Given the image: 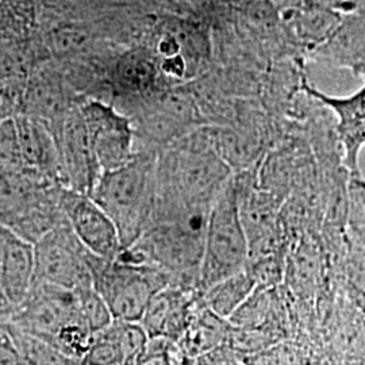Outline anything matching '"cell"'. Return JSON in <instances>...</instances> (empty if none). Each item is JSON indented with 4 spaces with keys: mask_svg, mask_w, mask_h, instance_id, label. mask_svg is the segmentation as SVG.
<instances>
[{
    "mask_svg": "<svg viewBox=\"0 0 365 365\" xmlns=\"http://www.w3.org/2000/svg\"><path fill=\"white\" fill-rule=\"evenodd\" d=\"M24 357L25 365H83L54 348L52 344L34 337L7 322Z\"/></svg>",
    "mask_w": 365,
    "mask_h": 365,
    "instance_id": "cell-19",
    "label": "cell"
},
{
    "mask_svg": "<svg viewBox=\"0 0 365 365\" xmlns=\"http://www.w3.org/2000/svg\"><path fill=\"white\" fill-rule=\"evenodd\" d=\"M257 288V283L248 271L229 276L210 286L199 299L205 307L223 319H230L250 298Z\"/></svg>",
    "mask_w": 365,
    "mask_h": 365,
    "instance_id": "cell-18",
    "label": "cell"
},
{
    "mask_svg": "<svg viewBox=\"0 0 365 365\" xmlns=\"http://www.w3.org/2000/svg\"><path fill=\"white\" fill-rule=\"evenodd\" d=\"M34 244L0 223V289L18 307L34 286Z\"/></svg>",
    "mask_w": 365,
    "mask_h": 365,
    "instance_id": "cell-14",
    "label": "cell"
},
{
    "mask_svg": "<svg viewBox=\"0 0 365 365\" xmlns=\"http://www.w3.org/2000/svg\"><path fill=\"white\" fill-rule=\"evenodd\" d=\"M22 92L10 86H0V125L21 113Z\"/></svg>",
    "mask_w": 365,
    "mask_h": 365,
    "instance_id": "cell-26",
    "label": "cell"
},
{
    "mask_svg": "<svg viewBox=\"0 0 365 365\" xmlns=\"http://www.w3.org/2000/svg\"><path fill=\"white\" fill-rule=\"evenodd\" d=\"M199 303L195 287L172 283L149 302L141 325L149 337H165L173 342L182 339Z\"/></svg>",
    "mask_w": 365,
    "mask_h": 365,
    "instance_id": "cell-12",
    "label": "cell"
},
{
    "mask_svg": "<svg viewBox=\"0 0 365 365\" xmlns=\"http://www.w3.org/2000/svg\"><path fill=\"white\" fill-rule=\"evenodd\" d=\"M233 173L211 143L209 126L191 131L158 152L156 210L210 207Z\"/></svg>",
    "mask_w": 365,
    "mask_h": 365,
    "instance_id": "cell-1",
    "label": "cell"
},
{
    "mask_svg": "<svg viewBox=\"0 0 365 365\" xmlns=\"http://www.w3.org/2000/svg\"><path fill=\"white\" fill-rule=\"evenodd\" d=\"M279 13L288 42L300 57L325 43L342 21V14L318 0H297Z\"/></svg>",
    "mask_w": 365,
    "mask_h": 365,
    "instance_id": "cell-13",
    "label": "cell"
},
{
    "mask_svg": "<svg viewBox=\"0 0 365 365\" xmlns=\"http://www.w3.org/2000/svg\"><path fill=\"white\" fill-rule=\"evenodd\" d=\"M75 292L78 298V314L93 334L113 324L114 318L96 288L87 286L75 289Z\"/></svg>",
    "mask_w": 365,
    "mask_h": 365,
    "instance_id": "cell-20",
    "label": "cell"
},
{
    "mask_svg": "<svg viewBox=\"0 0 365 365\" xmlns=\"http://www.w3.org/2000/svg\"><path fill=\"white\" fill-rule=\"evenodd\" d=\"M26 167L18 141L15 118L0 125V175L25 172Z\"/></svg>",
    "mask_w": 365,
    "mask_h": 365,
    "instance_id": "cell-21",
    "label": "cell"
},
{
    "mask_svg": "<svg viewBox=\"0 0 365 365\" xmlns=\"http://www.w3.org/2000/svg\"><path fill=\"white\" fill-rule=\"evenodd\" d=\"M149 339L140 322L113 321L96 333L83 365H134Z\"/></svg>",
    "mask_w": 365,
    "mask_h": 365,
    "instance_id": "cell-15",
    "label": "cell"
},
{
    "mask_svg": "<svg viewBox=\"0 0 365 365\" xmlns=\"http://www.w3.org/2000/svg\"><path fill=\"white\" fill-rule=\"evenodd\" d=\"M200 365H242L240 354L229 346H222L196 360Z\"/></svg>",
    "mask_w": 365,
    "mask_h": 365,
    "instance_id": "cell-27",
    "label": "cell"
},
{
    "mask_svg": "<svg viewBox=\"0 0 365 365\" xmlns=\"http://www.w3.org/2000/svg\"><path fill=\"white\" fill-rule=\"evenodd\" d=\"M14 310H15V307L0 291V322H7L11 318Z\"/></svg>",
    "mask_w": 365,
    "mask_h": 365,
    "instance_id": "cell-28",
    "label": "cell"
},
{
    "mask_svg": "<svg viewBox=\"0 0 365 365\" xmlns=\"http://www.w3.org/2000/svg\"><path fill=\"white\" fill-rule=\"evenodd\" d=\"M107 83L114 95L138 106L170 86L161 75L156 56L144 45L130 46L110 58Z\"/></svg>",
    "mask_w": 365,
    "mask_h": 365,
    "instance_id": "cell-10",
    "label": "cell"
},
{
    "mask_svg": "<svg viewBox=\"0 0 365 365\" xmlns=\"http://www.w3.org/2000/svg\"><path fill=\"white\" fill-rule=\"evenodd\" d=\"M156 150H135L130 161L103 172L91 196L117 226L122 250L150 227L157 205Z\"/></svg>",
    "mask_w": 365,
    "mask_h": 365,
    "instance_id": "cell-2",
    "label": "cell"
},
{
    "mask_svg": "<svg viewBox=\"0 0 365 365\" xmlns=\"http://www.w3.org/2000/svg\"><path fill=\"white\" fill-rule=\"evenodd\" d=\"M0 291H1V289H0Z\"/></svg>",
    "mask_w": 365,
    "mask_h": 365,
    "instance_id": "cell-29",
    "label": "cell"
},
{
    "mask_svg": "<svg viewBox=\"0 0 365 365\" xmlns=\"http://www.w3.org/2000/svg\"><path fill=\"white\" fill-rule=\"evenodd\" d=\"M0 365H25L7 322H0Z\"/></svg>",
    "mask_w": 365,
    "mask_h": 365,
    "instance_id": "cell-25",
    "label": "cell"
},
{
    "mask_svg": "<svg viewBox=\"0 0 365 365\" xmlns=\"http://www.w3.org/2000/svg\"><path fill=\"white\" fill-rule=\"evenodd\" d=\"M76 317H80V314L75 289L34 283L29 297L22 304L15 307L7 322L53 344L60 329Z\"/></svg>",
    "mask_w": 365,
    "mask_h": 365,
    "instance_id": "cell-8",
    "label": "cell"
},
{
    "mask_svg": "<svg viewBox=\"0 0 365 365\" xmlns=\"http://www.w3.org/2000/svg\"><path fill=\"white\" fill-rule=\"evenodd\" d=\"M78 110L101 172L128 164L135 155V133L130 118L101 99H86Z\"/></svg>",
    "mask_w": 365,
    "mask_h": 365,
    "instance_id": "cell-6",
    "label": "cell"
},
{
    "mask_svg": "<svg viewBox=\"0 0 365 365\" xmlns=\"http://www.w3.org/2000/svg\"><path fill=\"white\" fill-rule=\"evenodd\" d=\"M300 91L334 115L344 164L352 176H360L359 160L365 148V83L348 96H334L315 88L304 76Z\"/></svg>",
    "mask_w": 365,
    "mask_h": 365,
    "instance_id": "cell-9",
    "label": "cell"
},
{
    "mask_svg": "<svg viewBox=\"0 0 365 365\" xmlns=\"http://www.w3.org/2000/svg\"><path fill=\"white\" fill-rule=\"evenodd\" d=\"M232 325L199 303L182 339L176 344L187 359L197 360L227 344Z\"/></svg>",
    "mask_w": 365,
    "mask_h": 365,
    "instance_id": "cell-17",
    "label": "cell"
},
{
    "mask_svg": "<svg viewBox=\"0 0 365 365\" xmlns=\"http://www.w3.org/2000/svg\"><path fill=\"white\" fill-rule=\"evenodd\" d=\"M26 66L22 51L10 43L0 42V81L4 78L21 76Z\"/></svg>",
    "mask_w": 365,
    "mask_h": 365,
    "instance_id": "cell-24",
    "label": "cell"
},
{
    "mask_svg": "<svg viewBox=\"0 0 365 365\" xmlns=\"http://www.w3.org/2000/svg\"><path fill=\"white\" fill-rule=\"evenodd\" d=\"M176 342L165 337H149L134 365H173Z\"/></svg>",
    "mask_w": 365,
    "mask_h": 365,
    "instance_id": "cell-23",
    "label": "cell"
},
{
    "mask_svg": "<svg viewBox=\"0 0 365 365\" xmlns=\"http://www.w3.org/2000/svg\"><path fill=\"white\" fill-rule=\"evenodd\" d=\"M249 237L240 212L235 173L209 211L197 294L223 279L247 271Z\"/></svg>",
    "mask_w": 365,
    "mask_h": 365,
    "instance_id": "cell-3",
    "label": "cell"
},
{
    "mask_svg": "<svg viewBox=\"0 0 365 365\" xmlns=\"http://www.w3.org/2000/svg\"><path fill=\"white\" fill-rule=\"evenodd\" d=\"M91 268L93 286L114 321L141 322L152 298L175 283L173 276L156 264L126 260L120 256L106 260L93 255Z\"/></svg>",
    "mask_w": 365,
    "mask_h": 365,
    "instance_id": "cell-4",
    "label": "cell"
},
{
    "mask_svg": "<svg viewBox=\"0 0 365 365\" xmlns=\"http://www.w3.org/2000/svg\"><path fill=\"white\" fill-rule=\"evenodd\" d=\"M78 106L53 133L58 145L64 187L91 196L102 172L92 155Z\"/></svg>",
    "mask_w": 365,
    "mask_h": 365,
    "instance_id": "cell-11",
    "label": "cell"
},
{
    "mask_svg": "<svg viewBox=\"0 0 365 365\" xmlns=\"http://www.w3.org/2000/svg\"><path fill=\"white\" fill-rule=\"evenodd\" d=\"M309 57L324 66L351 69L356 73L365 61V11L342 15L336 31Z\"/></svg>",
    "mask_w": 365,
    "mask_h": 365,
    "instance_id": "cell-16",
    "label": "cell"
},
{
    "mask_svg": "<svg viewBox=\"0 0 365 365\" xmlns=\"http://www.w3.org/2000/svg\"><path fill=\"white\" fill-rule=\"evenodd\" d=\"M52 43L60 54H78L91 46L93 37L91 30L86 27L64 26L53 33Z\"/></svg>",
    "mask_w": 365,
    "mask_h": 365,
    "instance_id": "cell-22",
    "label": "cell"
},
{
    "mask_svg": "<svg viewBox=\"0 0 365 365\" xmlns=\"http://www.w3.org/2000/svg\"><path fill=\"white\" fill-rule=\"evenodd\" d=\"M58 206L68 226L84 248L101 259H117L122 250L117 226L92 196L61 185L58 188Z\"/></svg>",
    "mask_w": 365,
    "mask_h": 365,
    "instance_id": "cell-7",
    "label": "cell"
},
{
    "mask_svg": "<svg viewBox=\"0 0 365 365\" xmlns=\"http://www.w3.org/2000/svg\"><path fill=\"white\" fill-rule=\"evenodd\" d=\"M34 253V283L66 289L93 286V255L80 244L66 221L39 238Z\"/></svg>",
    "mask_w": 365,
    "mask_h": 365,
    "instance_id": "cell-5",
    "label": "cell"
}]
</instances>
